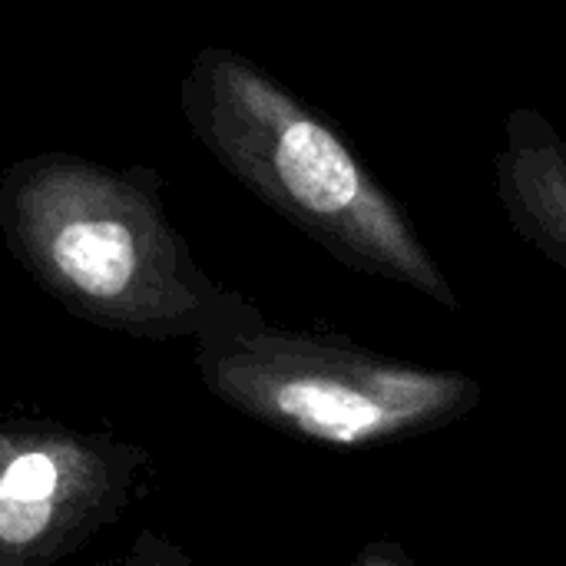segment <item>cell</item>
Returning a JSON list of instances; mask_svg holds the SVG:
<instances>
[{
	"instance_id": "obj_2",
	"label": "cell",
	"mask_w": 566,
	"mask_h": 566,
	"mask_svg": "<svg viewBox=\"0 0 566 566\" xmlns=\"http://www.w3.org/2000/svg\"><path fill=\"white\" fill-rule=\"evenodd\" d=\"M182 113L226 172L345 269L461 308L405 206L315 106L255 60L199 50L182 80Z\"/></svg>"
},
{
	"instance_id": "obj_1",
	"label": "cell",
	"mask_w": 566,
	"mask_h": 566,
	"mask_svg": "<svg viewBox=\"0 0 566 566\" xmlns=\"http://www.w3.org/2000/svg\"><path fill=\"white\" fill-rule=\"evenodd\" d=\"M0 226L20 265L99 328L199 342L259 315L196 265L153 186L83 156L46 153L10 166Z\"/></svg>"
},
{
	"instance_id": "obj_7",
	"label": "cell",
	"mask_w": 566,
	"mask_h": 566,
	"mask_svg": "<svg viewBox=\"0 0 566 566\" xmlns=\"http://www.w3.org/2000/svg\"><path fill=\"white\" fill-rule=\"evenodd\" d=\"M355 566H418V564H415V557H411L401 544H395V541H388V537H378V541H368V544L358 551Z\"/></svg>"
},
{
	"instance_id": "obj_5",
	"label": "cell",
	"mask_w": 566,
	"mask_h": 566,
	"mask_svg": "<svg viewBox=\"0 0 566 566\" xmlns=\"http://www.w3.org/2000/svg\"><path fill=\"white\" fill-rule=\"evenodd\" d=\"M494 182L511 229L566 272V139L537 106L504 116Z\"/></svg>"
},
{
	"instance_id": "obj_3",
	"label": "cell",
	"mask_w": 566,
	"mask_h": 566,
	"mask_svg": "<svg viewBox=\"0 0 566 566\" xmlns=\"http://www.w3.org/2000/svg\"><path fill=\"white\" fill-rule=\"evenodd\" d=\"M209 395L295 441L361 451L421 438L474 415L484 385L464 371L398 361L335 332L259 315L196 342Z\"/></svg>"
},
{
	"instance_id": "obj_4",
	"label": "cell",
	"mask_w": 566,
	"mask_h": 566,
	"mask_svg": "<svg viewBox=\"0 0 566 566\" xmlns=\"http://www.w3.org/2000/svg\"><path fill=\"white\" fill-rule=\"evenodd\" d=\"M133 451L66 428L0 424V566L80 551L129 497Z\"/></svg>"
},
{
	"instance_id": "obj_6",
	"label": "cell",
	"mask_w": 566,
	"mask_h": 566,
	"mask_svg": "<svg viewBox=\"0 0 566 566\" xmlns=\"http://www.w3.org/2000/svg\"><path fill=\"white\" fill-rule=\"evenodd\" d=\"M99 566H192V560L176 544H169L166 537H156V534L143 531L126 557L106 560Z\"/></svg>"
},
{
	"instance_id": "obj_8",
	"label": "cell",
	"mask_w": 566,
	"mask_h": 566,
	"mask_svg": "<svg viewBox=\"0 0 566 566\" xmlns=\"http://www.w3.org/2000/svg\"><path fill=\"white\" fill-rule=\"evenodd\" d=\"M511 566H521V564H511Z\"/></svg>"
}]
</instances>
